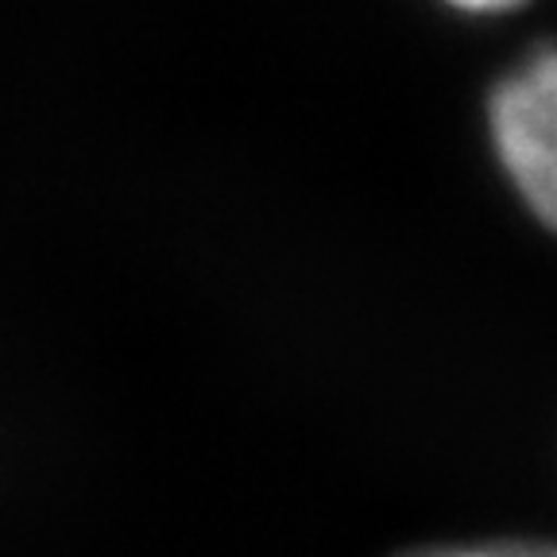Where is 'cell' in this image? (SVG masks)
I'll return each instance as SVG.
<instances>
[{"instance_id": "obj_1", "label": "cell", "mask_w": 557, "mask_h": 557, "mask_svg": "<svg viewBox=\"0 0 557 557\" xmlns=\"http://www.w3.org/2000/svg\"><path fill=\"white\" fill-rule=\"evenodd\" d=\"M492 139L522 201L557 228V47H542L492 94Z\"/></svg>"}, {"instance_id": "obj_2", "label": "cell", "mask_w": 557, "mask_h": 557, "mask_svg": "<svg viewBox=\"0 0 557 557\" xmlns=\"http://www.w3.org/2000/svg\"><path fill=\"white\" fill-rule=\"evenodd\" d=\"M399 557H557V542H484V546H430Z\"/></svg>"}, {"instance_id": "obj_3", "label": "cell", "mask_w": 557, "mask_h": 557, "mask_svg": "<svg viewBox=\"0 0 557 557\" xmlns=\"http://www.w3.org/2000/svg\"><path fill=\"white\" fill-rule=\"evenodd\" d=\"M457 9H469V12H496V9H511L519 0H449Z\"/></svg>"}]
</instances>
